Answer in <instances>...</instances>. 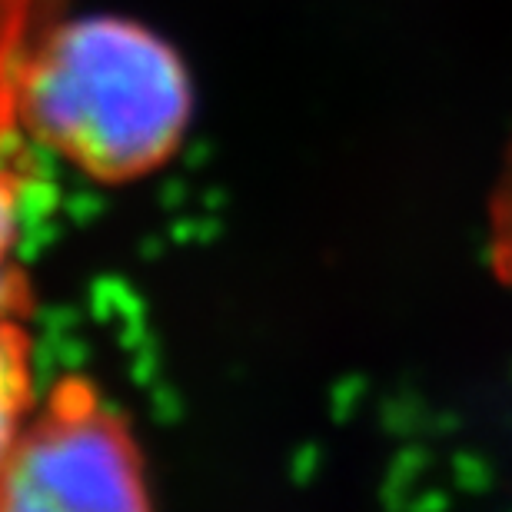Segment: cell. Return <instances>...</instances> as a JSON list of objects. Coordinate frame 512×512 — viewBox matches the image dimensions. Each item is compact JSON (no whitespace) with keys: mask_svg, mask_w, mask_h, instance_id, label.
Listing matches in <instances>:
<instances>
[{"mask_svg":"<svg viewBox=\"0 0 512 512\" xmlns=\"http://www.w3.org/2000/svg\"><path fill=\"white\" fill-rule=\"evenodd\" d=\"M17 120L97 183H133L187 137L193 87L167 40L124 17H77L37 40L14 77Z\"/></svg>","mask_w":512,"mask_h":512,"instance_id":"1","label":"cell"},{"mask_svg":"<svg viewBox=\"0 0 512 512\" xmlns=\"http://www.w3.org/2000/svg\"><path fill=\"white\" fill-rule=\"evenodd\" d=\"M0 512H153L137 436L87 380L40 396L0 469Z\"/></svg>","mask_w":512,"mask_h":512,"instance_id":"2","label":"cell"},{"mask_svg":"<svg viewBox=\"0 0 512 512\" xmlns=\"http://www.w3.org/2000/svg\"><path fill=\"white\" fill-rule=\"evenodd\" d=\"M37 403L34 343L24 330V316H0V469L37 413Z\"/></svg>","mask_w":512,"mask_h":512,"instance_id":"3","label":"cell"},{"mask_svg":"<svg viewBox=\"0 0 512 512\" xmlns=\"http://www.w3.org/2000/svg\"><path fill=\"white\" fill-rule=\"evenodd\" d=\"M20 247V187L7 163H0V316H24L30 303L27 276L17 260Z\"/></svg>","mask_w":512,"mask_h":512,"instance_id":"4","label":"cell"},{"mask_svg":"<svg viewBox=\"0 0 512 512\" xmlns=\"http://www.w3.org/2000/svg\"><path fill=\"white\" fill-rule=\"evenodd\" d=\"M489 256L496 273L512 283V140L489 193Z\"/></svg>","mask_w":512,"mask_h":512,"instance_id":"5","label":"cell"}]
</instances>
